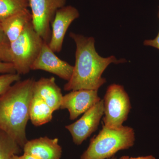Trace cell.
Returning <instances> with one entry per match:
<instances>
[{
    "instance_id": "obj_1",
    "label": "cell",
    "mask_w": 159,
    "mask_h": 159,
    "mask_svg": "<svg viewBox=\"0 0 159 159\" xmlns=\"http://www.w3.org/2000/svg\"><path fill=\"white\" fill-rule=\"evenodd\" d=\"M70 36L76 44V61L70 79L64 86V90L98 91L106 82L102 74L109 65L127 62L125 59H117L114 56L101 57L96 51L94 38L74 32H70Z\"/></svg>"
},
{
    "instance_id": "obj_2",
    "label": "cell",
    "mask_w": 159,
    "mask_h": 159,
    "mask_svg": "<svg viewBox=\"0 0 159 159\" xmlns=\"http://www.w3.org/2000/svg\"><path fill=\"white\" fill-rule=\"evenodd\" d=\"M35 80H20L0 96V130L14 139L23 148L28 141L26 129Z\"/></svg>"
},
{
    "instance_id": "obj_3",
    "label": "cell",
    "mask_w": 159,
    "mask_h": 159,
    "mask_svg": "<svg viewBox=\"0 0 159 159\" xmlns=\"http://www.w3.org/2000/svg\"><path fill=\"white\" fill-rule=\"evenodd\" d=\"M135 141L134 131L122 126L112 129L102 126L97 135L91 139L88 148L80 159H107L115 156L119 151L132 147Z\"/></svg>"
},
{
    "instance_id": "obj_4",
    "label": "cell",
    "mask_w": 159,
    "mask_h": 159,
    "mask_svg": "<svg viewBox=\"0 0 159 159\" xmlns=\"http://www.w3.org/2000/svg\"><path fill=\"white\" fill-rule=\"evenodd\" d=\"M44 41L32 22L26 27L17 39L10 43L11 63L17 74L26 75L39 54Z\"/></svg>"
},
{
    "instance_id": "obj_5",
    "label": "cell",
    "mask_w": 159,
    "mask_h": 159,
    "mask_svg": "<svg viewBox=\"0 0 159 159\" xmlns=\"http://www.w3.org/2000/svg\"><path fill=\"white\" fill-rule=\"evenodd\" d=\"M103 100V126L117 129L123 126L130 112V99L124 87L120 84H111L107 90Z\"/></svg>"
},
{
    "instance_id": "obj_6",
    "label": "cell",
    "mask_w": 159,
    "mask_h": 159,
    "mask_svg": "<svg viewBox=\"0 0 159 159\" xmlns=\"http://www.w3.org/2000/svg\"><path fill=\"white\" fill-rule=\"evenodd\" d=\"M33 27L44 41L48 43L51 25L56 12L65 6L67 0H29Z\"/></svg>"
},
{
    "instance_id": "obj_7",
    "label": "cell",
    "mask_w": 159,
    "mask_h": 159,
    "mask_svg": "<svg viewBox=\"0 0 159 159\" xmlns=\"http://www.w3.org/2000/svg\"><path fill=\"white\" fill-rule=\"evenodd\" d=\"M104 115L103 99L85 112L79 119L66 126L72 136L74 144L79 145L98 129Z\"/></svg>"
},
{
    "instance_id": "obj_8",
    "label": "cell",
    "mask_w": 159,
    "mask_h": 159,
    "mask_svg": "<svg viewBox=\"0 0 159 159\" xmlns=\"http://www.w3.org/2000/svg\"><path fill=\"white\" fill-rule=\"evenodd\" d=\"M31 70L46 71L68 81L72 76L74 66L60 59L48 43L44 41L38 56L31 66Z\"/></svg>"
},
{
    "instance_id": "obj_9",
    "label": "cell",
    "mask_w": 159,
    "mask_h": 159,
    "mask_svg": "<svg viewBox=\"0 0 159 159\" xmlns=\"http://www.w3.org/2000/svg\"><path fill=\"white\" fill-rule=\"evenodd\" d=\"M98 90L80 89L71 91L63 96L60 109H67L70 119L74 120L101 100Z\"/></svg>"
},
{
    "instance_id": "obj_10",
    "label": "cell",
    "mask_w": 159,
    "mask_h": 159,
    "mask_svg": "<svg viewBox=\"0 0 159 159\" xmlns=\"http://www.w3.org/2000/svg\"><path fill=\"white\" fill-rule=\"evenodd\" d=\"M79 11L71 6H64L56 12L51 23V35L48 44L55 53L62 50L63 43L69 27L79 17Z\"/></svg>"
},
{
    "instance_id": "obj_11",
    "label": "cell",
    "mask_w": 159,
    "mask_h": 159,
    "mask_svg": "<svg viewBox=\"0 0 159 159\" xmlns=\"http://www.w3.org/2000/svg\"><path fill=\"white\" fill-rule=\"evenodd\" d=\"M23 148L24 153L40 159H60L62 154L57 138L44 137L28 140Z\"/></svg>"
},
{
    "instance_id": "obj_12",
    "label": "cell",
    "mask_w": 159,
    "mask_h": 159,
    "mask_svg": "<svg viewBox=\"0 0 159 159\" xmlns=\"http://www.w3.org/2000/svg\"><path fill=\"white\" fill-rule=\"evenodd\" d=\"M33 95L40 97L54 111L60 108L63 96L54 77H42L35 80Z\"/></svg>"
},
{
    "instance_id": "obj_13",
    "label": "cell",
    "mask_w": 159,
    "mask_h": 159,
    "mask_svg": "<svg viewBox=\"0 0 159 159\" xmlns=\"http://www.w3.org/2000/svg\"><path fill=\"white\" fill-rule=\"evenodd\" d=\"M32 21L31 11L27 9L9 16L0 23L4 33L11 43L19 37Z\"/></svg>"
},
{
    "instance_id": "obj_14",
    "label": "cell",
    "mask_w": 159,
    "mask_h": 159,
    "mask_svg": "<svg viewBox=\"0 0 159 159\" xmlns=\"http://www.w3.org/2000/svg\"><path fill=\"white\" fill-rule=\"evenodd\" d=\"M54 112L40 97L33 95L29 107V118L33 125L40 126L50 122Z\"/></svg>"
},
{
    "instance_id": "obj_15",
    "label": "cell",
    "mask_w": 159,
    "mask_h": 159,
    "mask_svg": "<svg viewBox=\"0 0 159 159\" xmlns=\"http://www.w3.org/2000/svg\"><path fill=\"white\" fill-rule=\"evenodd\" d=\"M28 7L29 0H0V22Z\"/></svg>"
},
{
    "instance_id": "obj_16",
    "label": "cell",
    "mask_w": 159,
    "mask_h": 159,
    "mask_svg": "<svg viewBox=\"0 0 159 159\" xmlns=\"http://www.w3.org/2000/svg\"><path fill=\"white\" fill-rule=\"evenodd\" d=\"M21 148L14 139L0 130V159H11L20 152Z\"/></svg>"
},
{
    "instance_id": "obj_17",
    "label": "cell",
    "mask_w": 159,
    "mask_h": 159,
    "mask_svg": "<svg viewBox=\"0 0 159 159\" xmlns=\"http://www.w3.org/2000/svg\"><path fill=\"white\" fill-rule=\"evenodd\" d=\"M0 60L11 63L10 43L4 33L0 23Z\"/></svg>"
},
{
    "instance_id": "obj_18",
    "label": "cell",
    "mask_w": 159,
    "mask_h": 159,
    "mask_svg": "<svg viewBox=\"0 0 159 159\" xmlns=\"http://www.w3.org/2000/svg\"><path fill=\"white\" fill-rule=\"evenodd\" d=\"M20 76L16 73L2 74L0 75V96L13 84L20 80Z\"/></svg>"
},
{
    "instance_id": "obj_19",
    "label": "cell",
    "mask_w": 159,
    "mask_h": 159,
    "mask_svg": "<svg viewBox=\"0 0 159 159\" xmlns=\"http://www.w3.org/2000/svg\"><path fill=\"white\" fill-rule=\"evenodd\" d=\"M15 73L14 66L11 63L5 62L0 60V74Z\"/></svg>"
},
{
    "instance_id": "obj_20",
    "label": "cell",
    "mask_w": 159,
    "mask_h": 159,
    "mask_svg": "<svg viewBox=\"0 0 159 159\" xmlns=\"http://www.w3.org/2000/svg\"><path fill=\"white\" fill-rule=\"evenodd\" d=\"M158 16L159 19V10ZM144 44L145 46L153 47L159 50V31L158 34L154 39L146 40L144 41Z\"/></svg>"
},
{
    "instance_id": "obj_21",
    "label": "cell",
    "mask_w": 159,
    "mask_h": 159,
    "mask_svg": "<svg viewBox=\"0 0 159 159\" xmlns=\"http://www.w3.org/2000/svg\"><path fill=\"white\" fill-rule=\"evenodd\" d=\"M119 159H156L155 157L152 156H148L145 157H130L124 156L121 157Z\"/></svg>"
},
{
    "instance_id": "obj_22",
    "label": "cell",
    "mask_w": 159,
    "mask_h": 159,
    "mask_svg": "<svg viewBox=\"0 0 159 159\" xmlns=\"http://www.w3.org/2000/svg\"><path fill=\"white\" fill-rule=\"evenodd\" d=\"M20 157V159H40L25 153H24Z\"/></svg>"
},
{
    "instance_id": "obj_23",
    "label": "cell",
    "mask_w": 159,
    "mask_h": 159,
    "mask_svg": "<svg viewBox=\"0 0 159 159\" xmlns=\"http://www.w3.org/2000/svg\"><path fill=\"white\" fill-rule=\"evenodd\" d=\"M11 159H20V157L18 155H14L11 157Z\"/></svg>"
},
{
    "instance_id": "obj_24",
    "label": "cell",
    "mask_w": 159,
    "mask_h": 159,
    "mask_svg": "<svg viewBox=\"0 0 159 159\" xmlns=\"http://www.w3.org/2000/svg\"><path fill=\"white\" fill-rule=\"evenodd\" d=\"M117 159V158L116 157L114 156V157H112L110 158H109V159Z\"/></svg>"
}]
</instances>
